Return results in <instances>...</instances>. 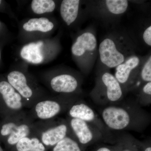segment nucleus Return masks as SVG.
<instances>
[{"instance_id": "f257e3e1", "label": "nucleus", "mask_w": 151, "mask_h": 151, "mask_svg": "<svg viewBox=\"0 0 151 151\" xmlns=\"http://www.w3.org/2000/svg\"><path fill=\"white\" fill-rule=\"evenodd\" d=\"M101 116L105 126L116 131L137 129L146 123L143 112L133 107L110 105L103 109Z\"/></svg>"}, {"instance_id": "f03ea898", "label": "nucleus", "mask_w": 151, "mask_h": 151, "mask_svg": "<svg viewBox=\"0 0 151 151\" xmlns=\"http://www.w3.org/2000/svg\"><path fill=\"white\" fill-rule=\"evenodd\" d=\"M34 122L26 111L3 119L0 123V140L12 150L22 138L35 135Z\"/></svg>"}, {"instance_id": "7ed1b4c3", "label": "nucleus", "mask_w": 151, "mask_h": 151, "mask_svg": "<svg viewBox=\"0 0 151 151\" xmlns=\"http://www.w3.org/2000/svg\"><path fill=\"white\" fill-rule=\"evenodd\" d=\"M6 80L21 96L27 109H30L40 100L50 96L34 78L22 70H12L7 76Z\"/></svg>"}, {"instance_id": "20e7f679", "label": "nucleus", "mask_w": 151, "mask_h": 151, "mask_svg": "<svg viewBox=\"0 0 151 151\" xmlns=\"http://www.w3.org/2000/svg\"><path fill=\"white\" fill-rule=\"evenodd\" d=\"M78 96H50L37 102L28 113L34 121L54 119L59 114L67 111L72 104L78 101Z\"/></svg>"}, {"instance_id": "39448f33", "label": "nucleus", "mask_w": 151, "mask_h": 151, "mask_svg": "<svg viewBox=\"0 0 151 151\" xmlns=\"http://www.w3.org/2000/svg\"><path fill=\"white\" fill-rule=\"evenodd\" d=\"M128 44L123 36L112 35L105 38L100 42L98 49L101 62L110 68L122 64L133 55Z\"/></svg>"}, {"instance_id": "423d86ee", "label": "nucleus", "mask_w": 151, "mask_h": 151, "mask_svg": "<svg viewBox=\"0 0 151 151\" xmlns=\"http://www.w3.org/2000/svg\"><path fill=\"white\" fill-rule=\"evenodd\" d=\"M35 136L39 139L47 150L52 148L67 136H72L66 120L56 118L34 122Z\"/></svg>"}, {"instance_id": "0eeeda50", "label": "nucleus", "mask_w": 151, "mask_h": 151, "mask_svg": "<svg viewBox=\"0 0 151 151\" xmlns=\"http://www.w3.org/2000/svg\"><path fill=\"white\" fill-rule=\"evenodd\" d=\"M48 88L58 95L78 96L80 81L78 76L70 72L50 73L44 76Z\"/></svg>"}, {"instance_id": "6e6552de", "label": "nucleus", "mask_w": 151, "mask_h": 151, "mask_svg": "<svg viewBox=\"0 0 151 151\" xmlns=\"http://www.w3.org/2000/svg\"><path fill=\"white\" fill-rule=\"evenodd\" d=\"M21 96L7 80L0 81V115L3 119L25 111Z\"/></svg>"}, {"instance_id": "1a4fd4ad", "label": "nucleus", "mask_w": 151, "mask_h": 151, "mask_svg": "<svg viewBox=\"0 0 151 151\" xmlns=\"http://www.w3.org/2000/svg\"><path fill=\"white\" fill-rule=\"evenodd\" d=\"M54 42L40 40L24 45L20 51L22 59L32 64H40L46 62L55 52Z\"/></svg>"}, {"instance_id": "9d476101", "label": "nucleus", "mask_w": 151, "mask_h": 151, "mask_svg": "<svg viewBox=\"0 0 151 151\" xmlns=\"http://www.w3.org/2000/svg\"><path fill=\"white\" fill-rule=\"evenodd\" d=\"M66 120L72 137L84 150L103 137V134L98 129L87 122L68 117Z\"/></svg>"}, {"instance_id": "9b49d317", "label": "nucleus", "mask_w": 151, "mask_h": 151, "mask_svg": "<svg viewBox=\"0 0 151 151\" xmlns=\"http://www.w3.org/2000/svg\"><path fill=\"white\" fill-rule=\"evenodd\" d=\"M141 68L139 58L132 55L122 64L116 67L115 77L122 85L126 88L128 85L133 84L139 77Z\"/></svg>"}, {"instance_id": "f8f14e48", "label": "nucleus", "mask_w": 151, "mask_h": 151, "mask_svg": "<svg viewBox=\"0 0 151 151\" xmlns=\"http://www.w3.org/2000/svg\"><path fill=\"white\" fill-rule=\"evenodd\" d=\"M68 117L80 119L89 123L98 129L103 134H106L107 127L98 119L91 107L85 103L77 101L72 104L67 110Z\"/></svg>"}, {"instance_id": "ddd939ff", "label": "nucleus", "mask_w": 151, "mask_h": 151, "mask_svg": "<svg viewBox=\"0 0 151 151\" xmlns=\"http://www.w3.org/2000/svg\"><path fill=\"white\" fill-rule=\"evenodd\" d=\"M97 47V40L95 35L90 32L82 33L76 38L71 46L72 55L76 58L92 55Z\"/></svg>"}, {"instance_id": "4468645a", "label": "nucleus", "mask_w": 151, "mask_h": 151, "mask_svg": "<svg viewBox=\"0 0 151 151\" xmlns=\"http://www.w3.org/2000/svg\"><path fill=\"white\" fill-rule=\"evenodd\" d=\"M101 79L106 100L113 103L122 100L124 94L123 87L114 75L106 72L101 76Z\"/></svg>"}, {"instance_id": "2eb2a0df", "label": "nucleus", "mask_w": 151, "mask_h": 151, "mask_svg": "<svg viewBox=\"0 0 151 151\" xmlns=\"http://www.w3.org/2000/svg\"><path fill=\"white\" fill-rule=\"evenodd\" d=\"M80 1L78 0H63L60 6V14L63 20L70 26L76 20L79 13Z\"/></svg>"}, {"instance_id": "dca6fc26", "label": "nucleus", "mask_w": 151, "mask_h": 151, "mask_svg": "<svg viewBox=\"0 0 151 151\" xmlns=\"http://www.w3.org/2000/svg\"><path fill=\"white\" fill-rule=\"evenodd\" d=\"M54 27V24L47 18H34L29 19L22 26L26 32L47 33L51 31Z\"/></svg>"}, {"instance_id": "f3484780", "label": "nucleus", "mask_w": 151, "mask_h": 151, "mask_svg": "<svg viewBox=\"0 0 151 151\" xmlns=\"http://www.w3.org/2000/svg\"><path fill=\"white\" fill-rule=\"evenodd\" d=\"M12 151H46L45 146L35 135H30L19 141Z\"/></svg>"}, {"instance_id": "a211bd4d", "label": "nucleus", "mask_w": 151, "mask_h": 151, "mask_svg": "<svg viewBox=\"0 0 151 151\" xmlns=\"http://www.w3.org/2000/svg\"><path fill=\"white\" fill-rule=\"evenodd\" d=\"M103 2L106 10L113 15L123 14L129 6V2L126 0H106Z\"/></svg>"}, {"instance_id": "6ab92c4d", "label": "nucleus", "mask_w": 151, "mask_h": 151, "mask_svg": "<svg viewBox=\"0 0 151 151\" xmlns=\"http://www.w3.org/2000/svg\"><path fill=\"white\" fill-rule=\"evenodd\" d=\"M31 7L35 14H43L53 12L55 9L56 4L52 0H33Z\"/></svg>"}, {"instance_id": "aec40b11", "label": "nucleus", "mask_w": 151, "mask_h": 151, "mask_svg": "<svg viewBox=\"0 0 151 151\" xmlns=\"http://www.w3.org/2000/svg\"><path fill=\"white\" fill-rule=\"evenodd\" d=\"M84 150L72 136H68L52 148L51 151H84Z\"/></svg>"}, {"instance_id": "412c9836", "label": "nucleus", "mask_w": 151, "mask_h": 151, "mask_svg": "<svg viewBox=\"0 0 151 151\" xmlns=\"http://www.w3.org/2000/svg\"><path fill=\"white\" fill-rule=\"evenodd\" d=\"M115 148L119 151H141L139 144L128 136H122Z\"/></svg>"}, {"instance_id": "4be33fe9", "label": "nucleus", "mask_w": 151, "mask_h": 151, "mask_svg": "<svg viewBox=\"0 0 151 151\" xmlns=\"http://www.w3.org/2000/svg\"><path fill=\"white\" fill-rule=\"evenodd\" d=\"M139 76L141 80L144 82H151V56L141 68L140 70Z\"/></svg>"}, {"instance_id": "5701e85b", "label": "nucleus", "mask_w": 151, "mask_h": 151, "mask_svg": "<svg viewBox=\"0 0 151 151\" xmlns=\"http://www.w3.org/2000/svg\"><path fill=\"white\" fill-rule=\"evenodd\" d=\"M143 38L146 44L151 46V26H149L144 31L143 34Z\"/></svg>"}, {"instance_id": "b1692460", "label": "nucleus", "mask_w": 151, "mask_h": 151, "mask_svg": "<svg viewBox=\"0 0 151 151\" xmlns=\"http://www.w3.org/2000/svg\"><path fill=\"white\" fill-rule=\"evenodd\" d=\"M144 95V98L147 97L151 99V82H147L143 85L142 87V97Z\"/></svg>"}, {"instance_id": "393cba45", "label": "nucleus", "mask_w": 151, "mask_h": 151, "mask_svg": "<svg viewBox=\"0 0 151 151\" xmlns=\"http://www.w3.org/2000/svg\"><path fill=\"white\" fill-rule=\"evenodd\" d=\"M94 151H119L117 150L115 148L114 149H111L109 147L106 146H102L99 147L95 150Z\"/></svg>"}, {"instance_id": "a878e982", "label": "nucleus", "mask_w": 151, "mask_h": 151, "mask_svg": "<svg viewBox=\"0 0 151 151\" xmlns=\"http://www.w3.org/2000/svg\"><path fill=\"white\" fill-rule=\"evenodd\" d=\"M143 151H151V147L150 146L145 145V147L142 149Z\"/></svg>"}, {"instance_id": "bb28decb", "label": "nucleus", "mask_w": 151, "mask_h": 151, "mask_svg": "<svg viewBox=\"0 0 151 151\" xmlns=\"http://www.w3.org/2000/svg\"><path fill=\"white\" fill-rule=\"evenodd\" d=\"M0 151H4L2 148L1 146L0 145Z\"/></svg>"}, {"instance_id": "cd10ccee", "label": "nucleus", "mask_w": 151, "mask_h": 151, "mask_svg": "<svg viewBox=\"0 0 151 151\" xmlns=\"http://www.w3.org/2000/svg\"><path fill=\"white\" fill-rule=\"evenodd\" d=\"M1 50H0V60H1Z\"/></svg>"}, {"instance_id": "c85d7f7f", "label": "nucleus", "mask_w": 151, "mask_h": 151, "mask_svg": "<svg viewBox=\"0 0 151 151\" xmlns=\"http://www.w3.org/2000/svg\"><path fill=\"white\" fill-rule=\"evenodd\" d=\"M1 2H2V1H1V0H0V5H1Z\"/></svg>"}, {"instance_id": "c756f323", "label": "nucleus", "mask_w": 151, "mask_h": 151, "mask_svg": "<svg viewBox=\"0 0 151 151\" xmlns=\"http://www.w3.org/2000/svg\"><path fill=\"white\" fill-rule=\"evenodd\" d=\"M0 25H1V22H0Z\"/></svg>"}]
</instances>
